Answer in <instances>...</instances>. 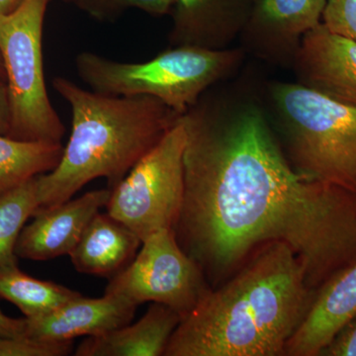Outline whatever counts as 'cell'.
<instances>
[{
    "label": "cell",
    "instance_id": "obj_1",
    "mask_svg": "<svg viewBox=\"0 0 356 356\" xmlns=\"http://www.w3.org/2000/svg\"><path fill=\"white\" fill-rule=\"evenodd\" d=\"M181 121L184 198L173 231L209 284L270 242L291 248L315 292L356 264V194L297 172L259 105L199 100Z\"/></svg>",
    "mask_w": 356,
    "mask_h": 356
},
{
    "label": "cell",
    "instance_id": "obj_2",
    "mask_svg": "<svg viewBox=\"0 0 356 356\" xmlns=\"http://www.w3.org/2000/svg\"><path fill=\"white\" fill-rule=\"evenodd\" d=\"M315 295L291 248L264 243L180 321L163 355H285Z\"/></svg>",
    "mask_w": 356,
    "mask_h": 356
},
{
    "label": "cell",
    "instance_id": "obj_3",
    "mask_svg": "<svg viewBox=\"0 0 356 356\" xmlns=\"http://www.w3.org/2000/svg\"><path fill=\"white\" fill-rule=\"evenodd\" d=\"M53 86L72 109V134L57 168L37 177L35 214L70 200L96 178L112 191L181 116L151 96L100 95L60 76Z\"/></svg>",
    "mask_w": 356,
    "mask_h": 356
},
{
    "label": "cell",
    "instance_id": "obj_4",
    "mask_svg": "<svg viewBox=\"0 0 356 356\" xmlns=\"http://www.w3.org/2000/svg\"><path fill=\"white\" fill-rule=\"evenodd\" d=\"M275 134L292 168L356 194V106L298 83L270 88Z\"/></svg>",
    "mask_w": 356,
    "mask_h": 356
},
{
    "label": "cell",
    "instance_id": "obj_5",
    "mask_svg": "<svg viewBox=\"0 0 356 356\" xmlns=\"http://www.w3.org/2000/svg\"><path fill=\"white\" fill-rule=\"evenodd\" d=\"M243 58V49L172 47L147 62L122 63L83 51L76 58V69L95 92L151 96L184 115L197 104L206 89L238 69Z\"/></svg>",
    "mask_w": 356,
    "mask_h": 356
},
{
    "label": "cell",
    "instance_id": "obj_6",
    "mask_svg": "<svg viewBox=\"0 0 356 356\" xmlns=\"http://www.w3.org/2000/svg\"><path fill=\"white\" fill-rule=\"evenodd\" d=\"M51 0H23L0 16V58L10 104L9 137L62 143L65 127L44 83L43 25Z\"/></svg>",
    "mask_w": 356,
    "mask_h": 356
},
{
    "label": "cell",
    "instance_id": "obj_7",
    "mask_svg": "<svg viewBox=\"0 0 356 356\" xmlns=\"http://www.w3.org/2000/svg\"><path fill=\"white\" fill-rule=\"evenodd\" d=\"M186 131L181 116L110 194L107 213L132 229L140 241L173 229L184 198Z\"/></svg>",
    "mask_w": 356,
    "mask_h": 356
},
{
    "label": "cell",
    "instance_id": "obj_8",
    "mask_svg": "<svg viewBox=\"0 0 356 356\" xmlns=\"http://www.w3.org/2000/svg\"><path fill=\"white\" fill-rule=\"evenodd\" d=\"M211 289L203 271L182 250L173 229H163L143 241L133 261L110 280L105 293L140 305L163 304L184 318Z\"/></svg>",
    "mask_w": 356,
    "mask_h": 356
},
{
    "label": "cell",
    "instance_id": "obj_9",
    "mask_svg": "<svg viewBox=\"0 0 356 356\" xmlns=\"http://www.w3.org/2000/svg\"><path fill=\"white\" fill-rule=\"evenodd\" d=\"M325 4L327 0H254L243 41L259 58L291 65L303 37L322 22Z\"/></svg>",
    "mask_w": 356,
    "mask_h": 356
},
{
    "label": "cell",
    "instance_id": "obj_10",
    "mask_svg": "<svg viewBox=\"0 0 356 356\" xmlns=\"http://www.w3.org/2000/svg\"><path fill=\"white\" fill-rule=\"evenodd\" d=\"M298 83L356 106V42L330 32L322 22L307 33L293 58Z\"/></svg>",
    "mask_w": 356,
    "mask_h": 356
},
{
    "label": "cell",
    "instance_id": "obj_11",
    "mask_svg": "<svg viewBox=\"0 0 356 356\" xmlns=\"http://www.w3.org/2000/svg\"><path fill=\"white\" fill-rule=\"evenodd\" d=\"M109 188L89 191L51 209L42 211L21 231L15 254L30 261H49L70 254L86 227L108 202Z\"/></svg>",
    "mask_w": 356,
    "mask_h": 356
},
{
    "label": "cell",
    "instance_id": "obj_12",
    "mask_svg": "<svg viewBox=\"0 0 356 356\" xmlns=\"http://www.w3.org/2000/svg\"><path fill=\"white\" fill-rule=\"evenodd\" d=\"M138 305L119 295L76 297L48 315L26 318V337L37 341H74L106 334L130 324Z\"/></svg>",
    "mask_w": 356,
    "mask_h": 356
},
{
    "label": "cell",
    "instance_id": "obj_13",
    "mask_svg": "<svg viewBox=\"0 0 356 356\" xmlns=\"http://www.w3.org/2000/svg\"><path fill=\"white\" fill-rule=\"evenodd\" d=\"M254 0H173L172 47L229 49L242 35Z\"/></svg>",
    "mask_w": 356,
    "mask_h": 356
},
{
    "label": "cell",
    "instance_id": "obj_14",
    "mask_svg": "<svg viewBox=\"0 0 356 356\" xmlns=\"http://www.w3.org/2000/svg\"><path fill=\"white\" fill-rule=\"evenodd\" d=\"M356 316V264L316 292L308 313L288 341L285 355L318 356Z\"/></svg>",
    "mask_w": 356,
    "mask_h": 356
},
{
    "label": "cell",
    "instance_id": "obj_15",
    "mask_svg": "<svg viewBox=\"0 0 356 356\" xmlns=\"http://www.w3.org/2000/svg\"><path fill=\"white\" fill-rule=\"evenodd\" d=\"M181 321L179 314L153 303L133 325L88 337L74 351L76 356H161Z\"/></svg>",
    "mask_w": 356,
    "mask_h": 356
},
{
    "label": "cell",
    "instance_id": "obj_16",
    "mask_svg": "<svg viewBox=\"0 0 356 356\" xmlns=\"http://www.w3.org/2000/svg\"><path fill=\"white\" fill-rule=\"evenodd\" d=\"M142 241L123 222L98 212L69 254L76 271L113 277L133 261Z\"/></svg>",
    "mask_w": 356,
    "mask_h": 356
},
{
    "label": "cell",
    "instance_id": "obj_17",
    "mask_svg": "<svg viewBox=\"0 0 356 356\" xmlns=\"http://www.w3.org/2000/svg\"><path fill=\"white\" fill-rule=\"evenodd\" d=\"M62 143L14 139L0 134V193L55 170Z\"/></svg>",
    "mask_w": 356,
    "mask_h": 356
},
{
    "label": "cell",
    "instance_id": "obj_18",
    "mask_svg": "<svg viewBox=\"0 0 356 356\" xmlns=\"http://www.w3.org/2000/svg\"><path fill=\"white\" fill-rule=\"evenodd\" d=\"M79 295L57 283L27 275L17 264L0 269V299L17 307L25 318L48 315Z\"/></svg>",
    "mask_w": 356,
    "mask_h": 356
},
{
    "label": "cell",
    "instance_id": "obj_19",
    "mask_svg": "<svg viewBox=\"0 0 356 356\" xmlns=\"http://www.w3.org/2000/svg\"><path fill=\"white\" fill-rule=\"evenodd\" d=\"M38 208L37 177L0 193V269L17 264L16 243Z\"/></svg>",
    "mask_w": 356,
    "mask_h": 356
},
{
    "label": "cell",
    "instance_id": "obj_20",
    "mask_svg": "<svg viewBox=\"0 0 356 356\" xmlns=\"http://www.w3.org/2000/svg\"><path fill=\"white\" fill-rule=\"evenodd\" d=\"M91 17L110 21L129 8H138L149 15L163 16L172 13L173 0H72Z\"/></svg>",
    "mask_w": 356,
    "mask_h": 356
},
{
    "label": "cell",
    "instance_id": "obj_21",
    "mask_svg": "<svg viewBox=\"0 0 356 356\" xmlns=\"http://www.w3.org/2000/svg\"><path fill=\"white\" fill-rule=\"evenodd\" d=\"M74 350V341H44L27 337H0V356H65Z\"/></svg>",
    "mask_w": 356,
    "mask_h": 356
},
{
    "label": "cell",
    "instance_id": "obj_22",
    "mask_svg": "<svg viewBox=\"0 0 356 356\" xmlns=\"http://www.w3.org/2000/svg\"><path fill=\"white\" fill-rule=\"evenodd\" d=\"M322 24L330 32L356 42V0H327Z\"/></svg>",
    "mask_w": 356,
    "mask_h": 356
},
{
    "label": "cell",
    "instance_id": "obj_23",
    "mask_svg": "<svg viewBox=\"0 0 356 356\" xmlns=\"http://www.w3.org/2000/svg\"><path fill=\"white\" fill-rule=\"evenodd\" d=\"M318 356H356V316L337 332Z\"/></svg>",
    "mask_w": 356,
    "mask_h": 356
},
{
    "label": "cell",
    "instance_id": "obj_24",
    "mask_svg": "<svg viewBox=\"0 0 356 356\" xmlns=\"http://www.w3.org/2000/svg\"><path fill=\"white\" fill-rule=\"evenodd\" d=\"M26 337V318L8 317L0 311V337Z\"/></svg>",
    "mask_w": 356,
    "mask_h": 356
},
{
    "label": "cell",
    "instance_id": "obj_25",
    "mask_svg": "<svg viewBox=\"0 0 356 356\" xmlns=\"http://www.w3.org/2000/svg\"><path fill=\"white\" fill-rule=\"evenodd\" d=\"M10 130V104L6 83L0 81V134L8 135Z\"/></svg>",
    "mask_w": 356,
    "mask_h": 356
},
{
    "label": "cell",
    "instance_id": "obj_26",
    "mask_svg": "<svg viewBox=\"0 0 356 356\" xmlns=\"http://www.w3.org/2000/svg\"><path fill=\"white\" fill-rule=\"evenodd\" d=\"M22 2L23 0H0V16L13 13Z\"/></svg>",
    "mask_w": 356,
    "mask_h": 356
},
{
    "label": "cell",
    "instance_id": "obj_27",
    "mask_svg": "<svg viewBox=\"0 0 356 356\" xmlns=\"http://www.w3.org/2000/svg\"><path fill=\"white\" fill-rule=\"evenodd\" d=\"M3 74H4L3 65H2L1 58H0V76H3Z\"/></svg>",
    "mask_w": 356,
    "mask_h": 356
},
{
    "label": "cell",
    "instance_id": "obj_28",
    "mask_svg": "<svg viewBox=\"0 0 356 356\" xmlns=\"http://www.w3.org/2000/svg\"><path fill=\"white\" fill-rule=\"evenodd\" d=\"M65 1H70V2H72V0H65Z\"/></svg>",
    "mask_w": 356,
    "mask_h": 356
}]
</instances>
